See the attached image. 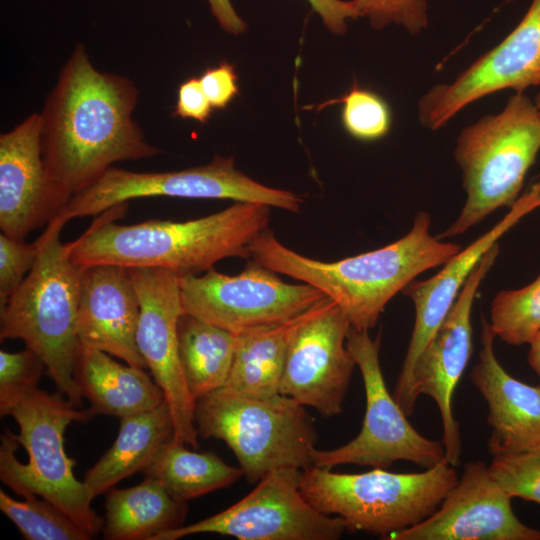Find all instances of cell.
<instances>
[{
	"label": "cell",
	"mask_w": 540,
	"mask_h": 540,
	"mask_svg": "<svg viewBox=\"0 0 540 540\" xmlns=\"http://www.w3.org/2000/svg\"><path fill=\"white\" fill-rule=\"evenodd\" d=\"M380 344V335L372 339L368 331L351 328L346 345L360 369L366 396L362 428L343 446L316 448L314 466L333 469L354 464L385 469L405 460L427 469L446 461L443 442L421 435L387 389L379 362Z\"/></svg>",
	"instance_id": "10"
},
{
	"label": "cell",
	"mask_w": 540,
	"mask_h": 540,
	"mask_svg": "<svg viewBox=\"0 0 540 540\" xmlns=\"http://www.w3.org/2000/svg\"><path fill=\"white\" fill-rule=\"evenodd\" d=\"M140 302L128 268L99 264L84 267L77 316L80 344L145 369L136 334Z\"/></svg>",
	"instance_id": "20"
},
{
	"label": "cell",
	"mask_w": 540,
	"mask_h": 540,
	"mask_svg": "<svg viewBox=\"0 0 540 540\" xmlns=\"http://www.w3.org/2000/svg\"><path fill=\"white\" fill-rule=\"evenodd\" d=\"M359 17H366L374 29L391 23L413 35L427 27V0H353Z\"/></svg>",
	"instance_id": "32"
},
{
	"label": "cell",
	"mask_w": 540,
	"mask_h": 540,
	"mask_svg": "<svg viewBox=\"0 0 540 540\" xmlns=\"http://www.w3.org/2000/svg\"><path fill=\"white\" fill-rule=\"evenodd\" d=\"M489 323L505 343L529 344L540 332V275L522 288L498 292L491 302Z\"/></svg>",
	"instance_id": "29"
},
{
	"label": "cell",
	"mask_w": 540,
	"mask_h": 540,
	"mask_svg": "<svg viewBox=\"0 0 540 540\" xmlns=\"http://www.w3.org/2000/svg\"><path fill=\"white\" fill-rule=\"evenodd\" d=\"M535 106H536V109L540 115V90L539 92L537 93V95L535 96V100L533 101Z\"/></svg>",
	"instance_id": "40"
},
{
	"label": "cell",
	"mask_w": 540,
	"mask_h": 540,
	"mask_svg": "<svg viewBox=\"0 0 540 540\" xmlns=\"http://www.w3.org/2000/svg\"><path fill=\"white\" fill-rule=\"evenodd\" d=\"M300 316L237 334L233 363L224 387L260 399L281 395L280 382L287 348Z\"/></svg>",
	"instance_id": "25"
},
{
	"label": "cell",
	"mask_w": 540,
	"mask_h": 540,
	"mask_svg": "<svg viewBox=\"0 0 540 540\" xmlns=\"http://www.w3.org/2000/svg\"><path fill=\"white\" fill-rule=\"evenodd\" d=\"M488 469L511 498L540 504V449L494 456Z\"/></svg>",
	"instance_id": "31"
},
{
	"label": "cell",
	"mask_w": 540,
	"mask_h": 540,
	"mask_svg": "<svg viewBox=\"0 0 540 540\" xmlns=\"http://www.w3.org/2000/svg\"><path fill=\"white\" fill-rule=\"evenodd\" d=\"M187 502L174 499L151 477L135 486L106 492L103 538L153 540L162 532L183 526Z\"/></svg>",
	"instance_id": "24"
},
{
	"label": "cell",
	"mask_w": 540,
	"mask_h": 540,
	"mask_svg": "<svg viewBox=\"0 0 540 540\" xmlns=\"http://www.w3.org/2000/svg\"><path fill=\"white\" fill-rule=\"evenodd\" d=\"M213 109L199 78H189L179 86L174 116L206 123Z\"/></svg>",
	"instance_id": "36"
},
{
	"label": "cell",
	"mask_w": 540,
	"mask_h": 540,
	"mask_svg": "<svg viewBox=\"0 0 540 540\" xmlns=\"http://www.w3.org/2000/svg\"><path fill=\"white\" fill-rule=\"evenodd\" d=\"M140 302L136 342L152 378L161 388L174 424V438L198 447L195 401L183 376L177 325L183 314L179 276L151 267L128 268Z\"/></svg>",
	"instance_id": "14"
},
{
	"label": "cell",
	"mask_w": 540,
	"mask_h": 540,
	"mask_svg": "<svg viewBox=\"0 0 540 540\" xmlns=\"http://www.w3.org/2000/svg\"><path fill=\"white\" fill-rule=\"evenodd\" d=\"M64 226L55 218L37 238L35 265L0 308V340H22L43 361L58 392L81 407L74 371L81 346L77 316L84 267L71 260L68 244L61 242Z\"/></svg>",
	"instance_id": "5"
},
{
	"label": "cell",
	"mask_w": 540,
	"mask_h": 540,
	"mask_svg": "<svg viewBox=\"0 0 540 540\" xmlns=\"http://www.w3.org/2000/svg\"><path fill=\"white\" fill-rule=\"evenodd\" d=\"M540 150V115L523 92L511 96L498 114L464 128L454 158L461 169L466 201L454 222L437 237L465 233L519 198L526 174Z\"/></svg>",
	"instance_id": "6"
},
{
	"label": "cell",
	"mask_w": 540,
	"mask_h": 540,
	"mask_svg": "<svg viewBox=\"0 0 540 540\" xmlns=\"http://www.w3.org/2000/svg\"><path fill=\"white\" fill-rule=\"evenodd\" d=\"M350 330L328 297L302 313L290 336L280 394L323 417L340 414L356 366L346 345Z\"/></svg>",
	"instance_id": "13"
},
{
	"label": "cell",
	"mask_w": 540,
	"mask_h": 540,
	"mask_svg": "<svg viewBox=\"0 0 540 540\" xmlns=\"http://www.w3.org/2000/svg\"><path fill=\"white\" fill-rule=\"evenodd\" d=\"M388 540H540V530L522 523L511 497L483 461L468 462L457 484L424 521Z\"/></svg>",
	"instance_id": "18"
},
{
	"label": "cell",
	"mask_w": 540,
	"mask_h": 540,
	"mask_svg": "<svg viewBox=\"0 0 540 540\" xmlns=\"http://www.w3.org/2000/svg\"><path fill=\"white\" fill-rule=\"evenodd\" d=\"M510 1V0H509Z\"/></svg>",
	"instance_id": "41"
},
{
	"label": "cell",
	"mask_w": 540,
	"mask_h": 540,
	"mask_svg": "<svg viewBox=\"0 0 540 540\" xmlns=\"http://www.w3.org/2000/svg\"><path fill=\"white\" fill-rule=\"evenodd\" d=\"M199 79L214 109H225L239 94L234 65L226 61L206 69Z\"/></svg>",
	"instance_id": "35"
},
{
	"label": "cell",
	"mask_w": 540,
	"mask_h": 540,
	"mask_svg": "<svg viewBox=\"0 0 540 540\" xmlns=\"http://www.w3.org/2000/svg\"><path fill=\"white\" fill-rule=\"evenodd\" d=\"M539 207L540 179L519 196L496 225L462 248L439 272L426 280L414 279L402 290L413 302L415 322L392 395L408 416L413 414L417 401L412 387L416 360L449 313L472 270L500 237Z\"/></svg>",
	"instance_id": "16"
},
{
	"label": "cell",
	"mask_w": 540,
	"mask_h": 540,
	"mask_svg": "<svg viewBox=\"0 0 540 540\" xmlns=\"http://www.w3.org/2000/svg\"><path fill=\"white\" fill-rule=\"evenodd\" d=\"M540 85V0H533L519 24L456 79L434 85L418 101L421 125L437 130L467 105L504 89L523 92Z\"/></svg>",
	"instance_id": "15"
},
{
	"label": "cell",
	"mask_w": 540,
	"mask_h": 540,
	"mask_svg": "<svg viewBox=\"0 0 540 540\" xmlns=\"http://www.w3.org/2000/svg\"><path fill=\"white\" fill-rule=\"evenodd\" d=\"M38 240L26 243L0 234V308L3 307L32 270L39 255Z\"/></svg>",
	"instance_id": "33"
},
{
	"label": "cell",
	"mask_w": 540,
	"mask_h": 540,
	"mask_svg": "<svg viewBox=\"0 0 540 540\" xmlns=\"http://www.w3.org/2000/svg\"><path fill=\"white\" fill-rule=\"evenodd\" d=\"M495 333L482 318L481 349L470 379L488 406L491 435L488 452L494 456L540 449V386L524 383L499 363Z\"/></svg>",
	"instance_id": "21"
},
{
	"label": "cell",
	"mask_w": 540,
	"mask_h": 540,
	"mask_svg": "<svg viewBox=\"0 0 540 540\" xmlns=\"http://www.w3.org/2000/svg\"><path fill=\"white\" fill-rule=\"evenodd\" d=\"M138 98L130 78L98 70L76 44L40 112L45 167L65 195L92 186L116 162L161 152L133 119Z\"/></svg>",
	"instance_id": "1"
},
{
	"label": "cell",
	"mask_w": 540,
	"mask_h": 540,
	"mask_svg": "<svg viewBox=\"0 0 540 540\" xmlns=\"http://www.w3.org/2000/svg\"><path fill=\"white\" fill-rule=\"evenodd\" d=\"M231 199L262 203L299 212L303 200L282 189L265 186L234 166L233 157L214 156L207 164L168 172H136L110 167L92 186L73 195L56 217L66 224L95 216L128 200L145 197Z\"/></svg>",
	"instance_id": "9"
},
{
	"label": "cell",
	"mask_w": 540,
	"mask_h": 540,
	"mask_svg": "<svg viewBox=\"0 0 540 540\" xmlns=\"http://www.w3.org/2000/svg\"><path fill=\"white\" fill-rule=\"evenodd\" d=\"M458 479L447 461L415 473L343 474L313 465L302 470L300 491L318 511L341 517L347 530L387 539L432 515Z\"/></svg>",
	"instance_id": "7"
},
{
	"label": "cell",
	"mask_w": 540,
	"mask_h": 540,
	"mask_svg": "<svg viewBox=\"0 0 540 540\" xmlns=\"http://www.w3.org/2000/svg\"><path fill=\"white\" fill-rule=\"evenodd\" d=\"M207 1L212 15L225 32L237 36L246 31L247 25L235 11L231 0Z\"/></svg>",
	"instance_id": "38"
},
{
	"label": "cell",
	"mask_w": 540,
	"mask_h": 540,
	"mask_svg": "<svg viewBox=\"0 0 540 540\" xmlns=\"http://www.w3.org/2000/svg\"><path fill=\"white\" fill-rule=\"evenodd\" d=\"M430 228V214L419 212L409 232L395 242L333 262L291 250L267 228L249 245V259L316 287L344 312L352 329L369 331L397 293L462 249L431 235Z\"/></svg>",
	"instance_id": "3"
},
{
	"label": "cell",
	"mask_w": 540,
	"mask_h": 540,
	"mask_svg": "<svg viewBox=\"0 0 540 540\" xmlns=\"http://www.w3.org/2000/svg\"><path fill=\"white\" fill-rule=\"evenodd\" d=\"M169 405L120 418L113 445L84 475L83 482L96 496L107 492L124 478L141 472L156 453L174 438Z\"/></svg>",
	"instance_id": "23"
},
{
	"label": "cell",
	"mask_w": 540,
	"mask_h": 540,
	"mask_svg": "<svg viewBox=\"0 0 540 540\" xmlns=\"http://www.w3.org/2000/svg\"><path fill=\"white\" fill-rule=\"evenodd\" d=\"M194 423L202 438L228 445L250 483L274 469L313 466L314 421L284 395L253 398L223 386L195 401Z\"/></svg>",
	"instance_id": "8"
},
{
	"label": "cell",
	"mask_w": 540,
	"mask_h": 540,
	"mask_svg": "<svg viewBox=\"0 0 540 540\" xmlns=\"http://www.w3.org/2000/svg\"><path fill=\"white\" fill-rule=\"evenodd\" d=\"M177 335L183 376L194 401L223 387L232 367L237 334L183 313Z\"/></svg>",
	"instance_id": "26"
},
{
	"label": "cell",
	"mask_w": 540,
	"mask_h": 540,
	"mask_svg": "<svg viewBox=\"0 0 540 540\" xmlns=\"http://www.w3.org/2000/svg\"><path fill=\"white\" fill-rule=\"evenodd\" d=\"M61 393L37 386L0 388V414L12 417L19 434L1 435L0 479L16 494L46 499L92 537L104 520L91 507L94 499L73 473L76 464L64 449V433L74 421L94 415L79 409Z\"/></svg>",
	"instance_id": "4"
},
{
	"label": "cell",
	"mask_w": 540,
	"mask_h": 540,
	"mask_svg": "<svg viewBox=\"0 0 540 540\" xmlns=\"http://www.w3.org/2000/svg\"><path fill=\"white\" fill-rule=\"evenodd\" d=\"M302 470L274 469L240 501L211 516L162 532L153 540L216 533L240 540H336L347 530L339 516L314 508L300 491Z\"/></svg>",
	"instance_id": "12"
},
{
	"label": "cell",
	"mask_w": 540,
	"mask_h": 540,
	"mask_svg": "<svg viewBox=\"0 0 540 540\" xmlns=\"http://www.w3.org/2000/svg\"><path fill=\"white\" fill-rule=\"evenodd\" d=\"M528 363L540 377V332L529 343Z\"/></svg>",
	"instance_id": "39"
},
{
	"label": "cell",
	"mask_w": 540,
	"mask_h": 540,
	"mask_svg": "<svg viewBox=\"0 0 540 540\" xmlns=\"http://www.w3.org/2000/svg\"><path fill=\"white\" fill-rule=\"evenodd\" d=\"M499 245H493L474 267L459 296L434 336L416 360L412 387L416 398L431 397L440 412L446 461L460 463L462 441L452 411V398L473 352L471 314L476 293L494 265Z\"/></svg>",
	"instance_id": "17"
},
{
	"label": "cell",
	"mask_w": 540,
	"mask_h": 540,
	"mask_svg": "<svg viewBox=\"0 0 540 540\" xmlns=\"http://www.w3.org/2000/svg\"><path fill=\"white\" fill-rule=\"evenodd\" d=\"M27 495L18 501L0 490V509L27 540H89L93 538L67 514L44 498Z\"/></svg>",
	"instance_id": "28"
},
{
	"label": "cell",
	"mask_w": 540,
	"mask_h": 540,
	"mask_svg": "<svg viewBox=\"0 0 540 540\" xmlns=\"http://www.w3.org/2000/svg\"><path fill=\"white\" fill-rule=\"evenodd\" d=\"M112 357L80 346L74 378L94 416L123 418L151 410L165 400L161 388L144 369L121 364Z\"/></svg>",
	"instance_id": "22"
},
{
	"label": "cell",
	"mask_w": 540,
	"mask_h": 540,
	"mask_svg": "<svg viewBox=\"0 0 540 540\" xmlns=\"http://www.w3.org/2000/svg\"><path fill=\"white\" fill-rule=\"evenodd\" d=\"M318 13L324 25L334 34H343L347 30V19L358 18L357 9L351 1L343 0H307Z\"/></svg>",
	"instance_id": "37"
},
{
	"label": "cell",
	"mask_w": 540,
	"mask_h": 540,
	"mask_svg": "<svg viewBox=\"0 0 540 540\" xmlns=\"http://www.w3.org/2000/svg\"><path fill=\"white\" fill-rule=\"evenodd\" d=\"M173 438L141 471L159 481L176 500L187 502L227 487L244 475L212 452H196Z\"/></svg>",
	"instance_id": "27"
},
{
	"label": "cell",
	"mask_w": 540,
	"mask_h": 540,
	"mask_svg": "<svg viewBox=\"0 0 540 540\" xmlns=\"http://www.w3.org/2000/svg\"><path fill=\"white\" fill-rule=\"evenodd\" d=\"M44 370L43 361L27 347L15 353L0 351V388L37 386Z\"/></svg>",
	"instance_id": "34"
},
{
	"label": "cell",
	"mask_w": 540,
	"mask_h": 540,
	"mask_svg": "<svg viewBox=\"0 0 540 540\" xmlns=\"http://www.w3.org/2000/svg\"><path fill=\"white\" fill-rule=\"evenodd\" d=\"M48 176L41 116L32 113L0 135V228L15 239L47 226L69 202Z\"/></svg>",
	"instance_id": "19"
},
{
	"label": "cell",
	"mask_w": 540,
	"mask_h": 540,
	"mask_svg": "<svg viewBox=\"0 0 540 540\" xmlns=\"http://www.w3.org/2000/svg\"><path fill=\"white\" fill-rule=\"evenodd\" d=\"M342 103L344 129L360 141H376L385 137L392 126V113L386 100L374 91L354 85L342 98L321 105Z\"/></svg>",
	"instance_id": "30"
},
{
	"label": "cell",
	"mask_w": 540,
	"mask_h": 540,
	"mask_svg": "<svg viewBox=\"0 0 540 540\" xmlns=\"http://www.w3.org/2000/svg\"><path fill=\"white\" fill-rule=\"evenodd\" d=\"M183 313L234 334L286 322L327 296L307 284H290L250 260L238 275L210 269L202 276L179 277Z\"/></svg>",
	"instance_id": "11"
},
{
	"label": "cell",
	"mask_w": 540,
	"mask_h": 540,
	"mask_svg": "<svg viewBox=\"0 0 540 540\" xmlns=\"http://www.w3.org/2000/svg\"><path fill=\"white\" fill-rule=\"evenodd\" d=\"M126 210L127 202L107 209L67 243L71 260L82 267L113 264L161 268L179 277L198 275L225 258L249 259V245L270 221V206L253 202H235L194 220L116 223Z\"/></svg>",
	"instance_id": "2"
}]
</instances>
